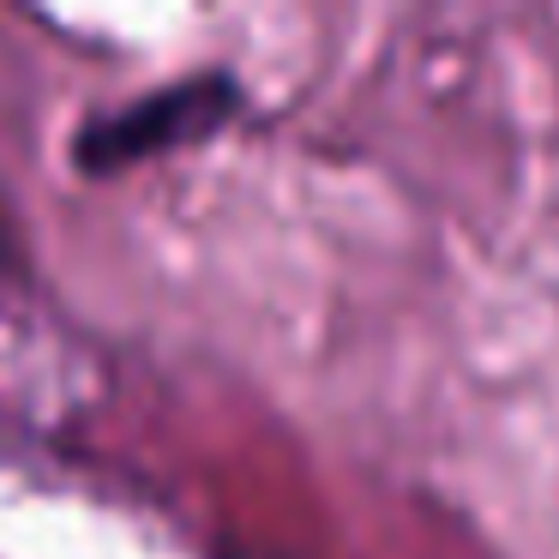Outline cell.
I'll return each mask as SVG.
<instances>
[{"label":"cell","mask_w":559,"mask_h":559,"mask_svg":"<svg viewBox=\"0 0 559 559\" xmlns=\"http://www.w3.org/2000/svg\"><path fill=\"white\" fill-rule=\"evenodd\" d=\"M235 103H241L235 79H187V85L151 91L145 103H127V109L91 121L85 133L73 139V157L97 175L127 169V163H139V157H157V151H175V145H187V139L217 133L235 115Z\"/></svg>","instance_id":"6da1fadb"}]
</instances>
